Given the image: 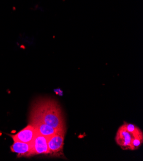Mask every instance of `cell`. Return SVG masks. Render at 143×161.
I'll use <instances>...</instances> for the list:
<instances>
[{
	"instance_id": "1",
	"label": "cell",
	"mask_w": 143,
	"mask_h": 161,
	"mask_svg": "<svg viewBox=\"0 0 143 161\" xmlns=\"http://www.w3.org/2000/svg\"><path fill=\"white\" fill-rule=\"evenodd\" d=\"M33 121L43 122L56 129L66 127L60 108L52 100H42L35 104L30 119V121Z\"/></svg>"
},
{
	"instance_id": "2",
	"label": "cell",
	"mask_w": 143,
	"mask_h": 161,
	"mask_svg": "<svg viewBox=\"0 0 143 161\" xmlns=\"http://www.w3.org/2000/svg\"><path fill=\"white\" fill-rule=\"evenodd\" d=\"M65 134L66 127L58 129L53 136L47 139V145L50 150V155L55 157L63 156Z\"/></svg>"
},
{
	"instance_id": "3",
	"label": "cell",
	"mask_w": 143,
	"mask_h": 161,
	"mask_svg": "<svg viewBox=\"0 0 143 161\" xmlns=\"http://www.w3.org/2000/svg\"><path fill=\"white\" fill-rule=\"evenodd\" d=\"M47 139L37 134L31 142V156L36 155H50V150L47 145Z\"/></svg>"
},
{
	"instance_id": "4",
	"label": "cell",
	"mask_w": 143,
	"mask_h": 161,
	"mask_svg": "<svg viewBox=\"0 0 143 161\" xmlns=\"http://www.w3.org/2000/svg\"><path fill=\"white\" fill-rule=\"evenodd\" d=\"M133 138V135L127 131L124 125H123L118 130L116 136V141L123 150H130Z\"/></svg>"
},
{
	"instance_id": "5",
	"label": "cell",
	"mask_w": 143,
	"mask_h": 161,
	"mask_svg": "<svg viewBox=\"0 0 143 161\" xmlns=\"http://www.w3.org/2000/svg\"><path fill=\"white\" fill-rule=\"evenodd\" d=\"M37 134V133L34 126L29 124L17 134L11 135L10 136L14 141H20L23 142L31 143Z\"/></svg>"
},
{
	"instance_id": "6",
	"label": "cell",
	"mask_w": 143,
	"mask_h": 161,
	"mask_svg": "<svg viewBox=\"0 0 143 161\" xmlns=\"http://www.w3.org/2000/svg\"><path fill=\"white\" fill-rule=\"evenodd\" d=\"M29 124L34 126L37 134L42 136H44L47 138H49L52 136H53L58 130V129H56V128L52 127L49 125L46 124L41 121H30Z\"/></svg>"
},
{
	"instance_id": "7",
	"label": "cell",
	"mask_w": 143,
	"mask_h": 161,
	"mask_svg": "<svg viewBox=\"0 0 143 161\" xmlns=\"http://www.w3.org/2000/svg\"><path fill=\"white\" fill-rule=\"evenodd\" d=\"M11 152L18 154V157H30L31 156V143L23 142L20 141H14L10 147Z\"/></svg>"
},
{
	"instance_id": "8",
	"label": "cell",
	"mask_w": 143,
	"mask_h": 161,
	"mask_svg": "<svg viewBox=\"0 0 143 161\" xmlns=\"http://www.w3.org/2000/svg\"><path fill=\"white\" fill-rule=\"evenodd\" d=\"M133 136L134 138L132 141L130 150H137L142 145V144L143 142V134L142 131L136 134L133 135Z\"/></svg>"
},
{
	"instance_id": "9",
	"label": "cell",
	"mask_w": 143,
	"mask_h": 161,
	"mask_svg": "<svg viewBox=\"0 0 143 161\" xmlns=\"http://www.w3.org/2000/svg\"><path fill=\"white\" fill-rule=\"evenodd\" d=\"M123 125L126 128V130L129 132L131 133L132 135L136 134L141 131L135 125H133L131 123H124V124Z\"/></svg>"
}]
</instances>
